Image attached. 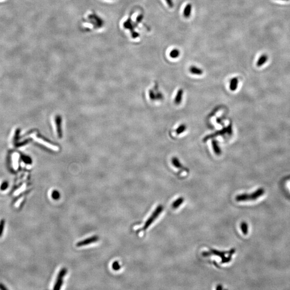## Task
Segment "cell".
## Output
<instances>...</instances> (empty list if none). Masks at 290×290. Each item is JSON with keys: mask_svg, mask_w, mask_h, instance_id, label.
Segmentation results:
<instances>
[{"mask_svg": "<svg viewBox=\"0 0 290 290\" xmlns=\"http://www.w3.org/2000/svg\"><path fill=\"white\" fill-rule=\"evenodd\" d=\"M265 190L263 188H260L251 194L242 193L237 195L235 199L237 202H246L249 200H255L260 197L264 193Z\"/></svg>", "mask_w": 290, "mask_h": 290, "instance_id": "cell-1", "label": "cell"}, {"mask_svg": "<svg viewBox=\"0 0 290 290\" xmlns=\"http://www.w3.org/2000/svg\"><path fill=\"white\" fill-rule=\"evenodd\" d=\"M164 211V206L162 205H159L155 209L154 211L151 214V216L149 217V218L146 221L145 224L143 225V228L141 229V230L145 231L149 228L150 226L154 222L155 220L159 217L161 213Z\"/></svg>", "mask_w": 290, "mask_h": 290, "instance_id": "cell-2", "label": "cell"}, {"mask_svg": "<svg viewBox=\"0 0 290 290\" xmlns=\"http://www.w3.org/2000/svg\"><path fill=\"white\" fill-rule=\"evenodd\" d=\"M67 270L66 268H62L61 269L58 274L57 278L56 279L55 283L53 288L54 290H60L63 284V281H64V277L65 276L66 274H67Z\"/></svg>", "mask_w": 290, "mask_h": 290, "instance_id": "cell-3", "label": "cell"}, {"mask_svg": "<svg viewBox=\"0 0 290 290\" xmlns=\"http://www.w3.org/2000/svg\"><path fill=\"white\" fill-rule=\"evenodd\" d=\"M98 240H99V237H98L97 236H96V235L92 236L91 237H88L86 239L83 240H82L81 241L78 242L76 243V246L80 247L87 246V245L91 244V243L98 241Z\"/></svg>", "mask_w": 290, "mask_h": 290, "instance_id": "cell-4", "label": "cell"}, {"mask_svg": "<svg viewBox=\"0 0 290 290\" xmlns=\"http://www.w3.org/2000/svg\"><path fill=\"white\" fill-rule=\"evenodd\" d=\"M233 133V130H232V125L230 124L228 127H227L226 128H224V129H223L221 131H220L217 132L216 133L212 134V135H210L209 136H207L205 138V141L206 140L208 139L211 138L212 137H214V136H218V135H223L225 134H228V135H231Z\"/></svg>", "mask_w": 290, "mask_h": 290, "instance_id": "cell-5", "label": "cell"}, {"mask_svg": "<svg viewBox=\"0 0 290 290\" xmlns=\"http://www.w3.org/2000/svg\"><path fill=\"white\" fill-rule=\"evenodd\" d=\"M239 84V80L237 78H233L231 79L230 84V89L232 91H235L237 89V86Z\"/></svg>", "mask_w": 290, "mask_h": 290, "instance_id": "cell-6", "label": "cell"}, {"mask_svg": "<svg viewBox=\"0 0 290 290\" xmlns=\"http://www.w3.org/2000/svg\"><path fill=\"white\" fill-rule=\"evenodd\" d=\"M189 71L191 73V74H193V75H201L203 74V71L202 69L198 68V67H196V66H192L190 67Z\"/></svg>", "mask_w": 290, "mask_h": 290, "instance_id": "cell-7", "label": "cell"}, {"mask_svg": "<svg viewBox=\"0 0 290 290\" xmlns=\"http://www.w3.org/2000/svg\"><path fill=\"white\" fill-rule=\"evenodd\" d=\"M212 145L214 153L218 155L221 154V150L218 145V142L216 140H213L212 141Z\"/></svg>", "mask_w": 290, "mask_h": 290, "instance_id": "cell-8", "label": "cell"}, {"mask_svg": "<svg viewBox=\"0 0 290 290\" xmlns=\"http://www.w3.org/2000/svg\"><path fill=\"white\" fill-rule=\"evenodd\" d=\"M192 6L190 3H189L185 6L183 12V15L185 18H189L191 16Z\"/></svg>", "mask_w": 290, "mask_h": 290, "instance_id": "cell-9", "label": "cell"}, {"mask_svg": "<svg viewBox=\"0 0 290 290\" xmlns=\"http://www.w3.org/2000/svg\"><path fill=\"white\" fill-rule=\"evenodd\" d=\"M268 59V57L266 54H263L261 55L260 58L258 59L257 62V66L258 67H261L263 64H265Z\"/></svg>", "mask_w": 290, "mask_h": 290, "instance_id": "cell-10", "label": "cell"}, {"mask_svg": "<svg viewBox=\"0 0 290 290\" xmlns=\"http://www.w3.org/2000/svg\"><path fill=\"white\" fill-rule=\"evenodd\" d=\"M183 90L182 89L177 91V94L176 95V97L175 98V103L177 105L180 104L181 102H182V98H183Z\"/></svg>", "mask_w": 290, "mask_h": 290, "instance_id": "cell-11", "label": "cell"}, {"mask_svg": "<svg viewBox=\"0 0 290 290\" xmlns=\"http://www.w3.org/2000/svg\"><path fill=\"white\" fill-rule=\"evenodd\" d=\"M184 198L182 197L177 198L176 200L174 201L172 204V207L174 209H177L178 207H180L182 205V203L184 202Z\"/></svg>", "mask_w": 290, "mask_h": 290, "instance_id": "cell-12", "label": "cell"}, {"mask_svg": "<svg viewBox=\"0 0 290 290\" xmlns=\"http://www.w3.org/2000/svg\"><path fill=\"white\" fill-rule=\"evenodd\" d=\"M171 162H172L173 166L175 167L176 168H178V169H184V167H183V166H182L181 163L180 162L179 159H178L176 157H173L171 160Z\"/></svg>", "mask_w": 290, "mask_h": 290, "instance_id": "cell-13", "label": "cell"}, {"mask_svg": "<svg viewBox=\"0 0 290 290\" xmlns=\"http://www.w3.org/2000/svg\"><path fill=\"white\" fill-rule=\"evenodd\" d=\"M241 229L242 232L245 235H247L248 233V226L246 222H242L241 223Z\"/></svg>", "mask_w": 290, "mask_h": 290, "instance_id": "cell-14", "label": "cell"}, {"mask_svg": "<svg viewBox=\"0 0 290 290\" xmlns=\"http://www.w3.org/2000/svg\"><path fill=\"white\" fill-rule=\"evenodd\" d=\"M180 55V51H179V50H178L177 48H175V49H173L172 51H171V53H170V56L171 58L173 59H176V58H178Z\"/></svg>", "mask_w": 290, "mask_h": 290, "instance_id": "cell-15", "label": "cell"}, {"mask_svg": "<svg viewBox=\"0 0 290 290\" xmlns=\"http://www.w3.org/2000/svg\"><path fill=\"white\" fill-rule=\"evenodd\" d=\"M187 129V126L185 124H182L180 125V126L178 127L176 130V132L177 134H180L182 133L183 132H184L185 129Z\"/></svg>", "mask_w": 290, "mask_h": 290, "instance_id": "cell-16", "label": "cell"}, {"mask_svg": "<svg viewBox=\"0 0 290 290\" xmlns=\"http://www.w3.org/2000/svg\"><path fill=\"white\" fill-rule=\"evenodd\" d=\"M5 219H1L0 221V237H1L3 235V233L5 228Z\"/></svg>", "mask_w": 290, "mask_h": 290, "instance_id": "cell-17", "label": "cell"}, {"mask_svg": "<svg viewBox=\"0 0 290 290\" xmlns=\"http://www.w3.org/2000/svg\"><path fill=\"white\" fill-rule=\"evenodd\" d=\"M52 197L53 199H58L60 197V194L59 192L57 191H53L52 193Z\"/></svg>", "mask_w": 290, "mask_h": 290, "instance_id": "cell-18", "label": "cell"}, {"mask_svg": "<svg viewBox=\"0 0 290 290\" xmlns=\"http://www.w3.org/2000/svg\"><path fill=\"white\" fill-rule=\"evenodd\" d=\"M8 183L7 181H5L2 184H1L0 189L2 191H5L8 188Z\"/></svg>", "mask_w": 290, "mask_h": 290, "instance_id": "cell-19", "label": "cell"}, {"mask_svg": "<svg viewBox=\"0 0 290 290\" xmlns=\"http://www.w3.org/2000/svg\"><path fill=\"white\" fill-rule=\"evenodd\" d=\"M112 268L113 269L115 270H118L120 269V266L119 263L117 262V261H116V262L113 263L112 264Z\"/></svg>", "mask_w": 290, "mask_h": 290, "instance_id": "cell-20", "label": "cell"}, {"mask_svg": "<svg viewBox=\"0 0 290 290\" xmlns=\"http://www.w3.org/2000/svg\"><path fill=\"white\" fill-rule=\"evenodd\" d=\"M149 95H150V98L152 100H155L157 98L156 95H155L154 92H153L152 90H150Z\"/></svg>", "mask_w": 290, "mask_h": 290, "instance_id": "cell-21", "label": "cell"}, {"mask_svg": "<svg viewBox=\"0 0 290 290\" xmlns=\"http://www.w3.org/2000/svg\"><path fill=\"white\" fill-rule=\"evenodd\" d=\"M166 2L168 5V6L171 8H173L174 7V3L173 0H166Z\"/></svg>", "mask_w": 290, "mask_h": 290, "instance_id": "cell-22", "label": "cell"}, {"mask_svg": "<svg viewBox=\"0 0 290 290\" xmlns=\"http://www.w3.org/2000/svg\"><path fill=\"white\" fill-rule=\"evenodd\" d=\"M0 290H7L8 288H6L2 284L0 283Z\"/></svg>", "mask_w": 290, "mask_h": 290, "instance_id": "cell-23", "label": "cell"}, {"mask_svg": "<svg viewBox=\"0 0 290 290\" xmlns=\"http://www.w3.org/2000/svg\"><path fill=\"white\" fill-rule=\"evenodd\" d=\"M280 1H288L289 0H280Z\"/></svg>", "mask_w": 290, "mask_h": 290, "instance_id": "cell-24", "label": "cell"}]
</instances>
